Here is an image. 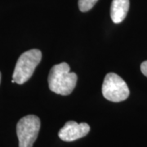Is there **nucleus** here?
Segmentation results:
<instances>
[{
    "label": "nucleus",
    "mask_w": 147,
    "mask_h": 147,
    "mask_svg": "<svg viewBox=\"0 0 147 147\" xmlns=\"http://www.w3.org/2000/svg\"><path fill=\"white\" fill-rule=\"evenodd\" d=\"M49 89L57 94L67 96L74 89L78 77L74 72H70L68 64H57L53 65L48 75Z\"/></svg>",
    "instance_id": "f257e3e1"
},
{
    "label": "nucleus",
    "mask_w": 147,
    "mask_h": 147,
    "mask_svg": "<svg viewBox=\"0 0 147 147\" xmlns=\"http://www.w3.org/2000/svg\"><path fill=\"white\" fill-rule=\"evenodd\" d=\"M41 60L42 53L38 49H31L22 53L16 61L11 82L17 84H25L31 78Z\"/></svg>",
    "instance_id": "f03ea898"
},
{
    "label": "nucleus",
    "mask_w": 147,
    "mask_h": 147,
    "mask_svg": "<svg viewBox=\"0 0 147 147\" xmlns=\"http://www.w3.org/2000/svg\"><path fill=\"white\" fill-rule=\"evenodd\" d=\"M129 88L123 79L115 73L105 75L102 84V95L112 102H121L129 96Z\"/></svg>",
    "instance_id": "7ed1b4c3"
},
{
    "label": "nucleus",
    "mask_w": 147,
    "mask_h": 147,
    "mask_svg": "<svg viewBox=\"0 0 147 147\" xmlns=\"http://www.w3.org/2000/svg\"><path fill=\"white\" fill-rule=\"evenodd\" d=\"M40 130V119L36 115H26L16 124L19 147H33Z\"/></svg>",
    "instance_id": "20e7f679"
},
{
    "label": "nucleus",
    "mask_w": 147,
    "mask_h": 147,
    "mask_svg": "<svg viewBox=\"0 0 147 147\" xmlns=\"http://www.w3.org/2000/svg\"><path fill=\"white\" fill-rule=\"evenodd\" d=\"M89 131L90 126L88 123L69 121L59 131L58 136L64 142H74L87 136Z\"/></svg>",
    "instance_id": "39448f33"
},
{
    "label": "nucleus",
    "mask_w": 147,
    "mask_h": 147,
    "mask_svg": "<svg viewBox=\"0 0 147 147\" xmlns=\"http://www.w3.org/2000/svg\"><path fill=\"white\" fill-rule=\"evenodd\" d=\"M129 0H113L110 7V16L114 23L123 21L129 10Z\"/></svg>",
    "instance_id": "423d86ee"
},
{
    "label": "nucleus",
    "mask_w": 147,
    "mask_h": 147,
    "mask_svg": "<svg viewBox=\"0 0 147 147\" xmlns=\"http://www.w3.org/2000/svg\"><path fill=\"white\" fill-rule=\"evenodd\" d=\"M98 0H79V10L83 12H86L91 10Z\"/></svg>",
    "instance_id": "0eeeda50"
},
{
    "label": "nucleus",
    "mask_w": 147,
    "mask_h": 147,
    "mask_svg": "<svg viewBox=\"0 0 147 147\" xmlns=\"http://www.w3.org/2000/svg\"><path fill=\"white\" fill-rule=\"evenodd\" d=\"M141 70H142V74L147 77V61L142 63V65H141Z\"/></svg>",
    "instance_id": "6e6552de"
},
{
    "label": "nucleus",
    "mask_w": 147,
    "mask_h": 147,
    "mask_svg": "<svg viewBox=\"0 0 147 147\" xmlns=\"http://www.w3.org/2000/svg\"><path fill=\"white\" fill-rule=\"evenodd\" d=\"M0 83H1V72H0Z\"/></svg>",
    "instance_id": "1a4fd4ad"
}]
</instances>
